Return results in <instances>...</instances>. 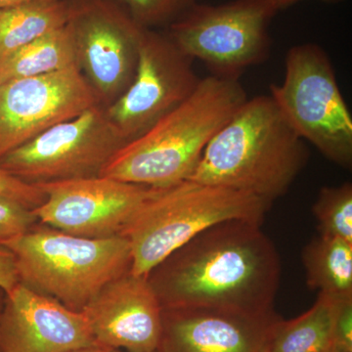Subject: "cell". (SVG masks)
Returning a JSON list of instances; mask_svg holds the SVG:
<instances>
[{"label":"cell","mask_w":352,"mask_h":352,"mask_svg":"<svg viewBox=\"0 0 352 352\" xmlns=\"http://www.w3.org/2000/svg\"><path fill=\"white\" fill-rule=\"evenodd\" d=\"M335 349L352 352V298H338L333 318Z\"/></svg>","instance_id":"obj_24"},{"label":"cell","mask_w":352,"mask_h":352,"mask_svg":"<svg viewBox=\"0 0 352 352\" xmlns=\"http://www.w3.org/2000/svg\"><path fill=\"white\" fill-rule=\"evenodd\" d=\"M113 352H122V351H113ZM155 352H157V351H155Z\"/></svg>","instance_id":"obj_31"},{"label":"cell","mask_w":352,"mask_h":352,"mask_svg":"<svg viewBox=\"0 0 352 352\" xmlns=\"http://www.w3.org/2000/svg\"><path fill=\"white\" fill-rule=\"evenodd\" d=\"M120 6L145 29L171 24L197 0H118Z\"/></svg>","instance_id":"obj_21"},{"label":"cell","mask_w":352,"mask_h":352,"mask_svg":"<svg viewBox=\"0 0 352 352\" xmlns=\"http://www.w3.org/2000/svg\"><path fill=\"white\" fill-rule=\"evenodd\" d=\"M82 312L98 346L111 351H157L163 307L147 276L129 271L116 278Z\"/></svg>","instance_id":"obj_14"},{"label":"cell","mask_w":352,"mask_h":352,"mask_svg":"<svg viewBox=\"0 0 352 352\" xmlns=\"http://www.w3.org/2000/svg\"><path fill=\"white\" fill-rule=\"evenodd\" d=\"M2 245L13 254L20 283L78 312L132 264L124 236L91 239L39 221Z\"/></svg>","instance_id":"obj_4"},{"label":"cell","mask_w":352,"mask_h":352,"mask_svg":"<svg viewBox=\"0 0 352 352\" xmlns=\"http://www.w3.org/2000/svg\"><path fill=\"white\" fill-rule=\"evenodd\" d=\"M338 298L318 294L307 312L275 325L268 352H332L333 318Z\"/></svg>","instance_id":"obj_17"},{"label":"cell","mask_w":352,"mask_h":352,"mask_svg":"<svg viewBox=\"0 0 352 352\" xmlns=\"http://www.w3.org/2000/svg\"><path fill=\"white\" fill-rule=\"evenodd\" d=\"M126 141L96 104L43 131L0 160V168L29 184L97 177Z\"/></svg>","instance_id":"obj_8"},{"label":"cell","mask_w":352,"mask_h":352,"mask_svg":"<svg viewBox=\"0 0 352 352\" xmlns=\"http://www.w3.org/2000/svg\"><path fill=\"white\" fill-rule=\"evenodd\" d=\"M305 141L270 95L244 102L217 131L188 179L249 192L273 203L308 162Z\"/></svg>","instance_id":"obj_2"},{"label":"cell","mask_w":352,"mask_h":352,"mask_svg":"<svg viewBox=\"0 0 352 352\" xmlns=\"http://www.w3.org/2000/svg\"><path fill=\"white\" fill-rule=\"evenodd\" d=\"M36 185L46 197L34 210L41 223L91 239L124 236L156 189L106 176Z\"/></svg>","instance_id":"obj_11"},{"label":"cell","mask_w":352,"mask_h":352,"mask_svg":"<svg viewBox=\"0 0 352 352\" xmlns=\"http://www.w3.org/2000/svg\"><path fill=\"white\" fill-rule=\"evenodd\" d=\"M73 352H113V351L100 346H94L85 347V349H78V351Z\"/></svg>","instance_id":"obj_28"},{"label":"cell","mask_w":352,"mask_h":352,"mask_svg":"<svg viewBox=\"0 0 352 352\" xmlns=\"http://www.w3.org/2000/svg\"><path fill=\"white\" fill-rule=\"evenodd\" d=\"M19 283L13 254L3 245H0V287L8 293Z\"/></svg>","instance_id":"obj_25"},{"label":"cell","mask_w":352,"mask_h":352,"mask_svg":"<svg viewBox=\"0 0 352 352\" xmlns=\"http://www.w3.org/2000/svg\"><path fill=\"white\" fill-rule=\"evenodd\" d=\"M312 212L318 221L319 235L352 243V184L325 186L319 191Z\"/></svg>","instance_id":"obj_20"},{"label":"cell","mask_w":352,"mask_h":352,"mask_svg":"<svg viewBox=\"0 0 352 352\" xmlns=\"http://www.w3.org/2000/svg\"><path fill=\"white\" fill-rule=\"evenodd\" d=\"M0 196L36 210L45 201V194L38 185L29 184L0 168Z\"/></svg>","instance_id":"obj_23"},{"label":"cell","mask_w":352,"mask_h":352,"mask_svg":"<svg viewBox=\"0 0 352 352\" xmlns=\"http://www.w3.org/2000/svg\"><path fill=\"white\" fill-rule=\"evenodd\" d=\"M307 283L335 298H352V243L319 235L302 252Z\"/></svg>","instance_id":"obj_19"},{"label":"cell","mask_w":352,"mask_h":352,"mask_svg":"<svg viewBox=\"0 0 352 352\" xmlns=\"http://www.w3.org/2000/svg\"><path fill=\"white\" fill-rule=\"evenodd\" d=\"M98 104L78 67L0 85V160Z\"/></svg>","instance_id":"obj_12"},{"label":"cell","mask_w":352,"mask_h":352,"mask_svg":"<svg viewBox=\"0 0 352 352\" xmlns=\"http://www.w3.org/2000/svg\"><path fill=\"white\" fill-rule=\"evenodd\" d=\"M74 66H76L75 47L65 25L0 60V85L9 80L50 75Z\"/></svg>","instance_id":"obj_18"},{"label":"cell","mask_w":352,"mask_h":352,"mask_svg":"<svg viewBox=\"0 0 352 352\" xmlns=\"http://www.w3.org/2000/svg\"><path fill=\"white\" fill-rule=\"evenodd\" d=\"M38 222L34 210L0 196V245L27 232Z\"/></svg>","instance_id":"obj_22"},{"label":"cell","mask_w":352,"mask_h":352,"mask_svg":"<svg viewBox=\"0 0 352 352\" xmlns=\"http://www.w3.org/2000/svg\"><path fill=\"white\" fill-rule=\"evenodd\" d=\"M98 346L87 317L24 284L6 293L0 352H73Z\"/></svg>","instance_id":"obj_13"},{"label":"cell","mask_w":352,"mask_h":352,"mask_svg":"<svg viewBox=\"0 0 352 352\" xmlns=\"http://www.w3.org/2000/svg\"><path fill=\"white\" fill-rule=\"evenodd\" d=\"M332 352H346V351H340V349H333V351Z\"/></svg>","instance_id":"obj_30"},{"label":"cell","mask_w":352,"mask_h":352,"mask_svg":"<svg viewBox=\"0 0 352 352\" xmlns=\"http://www.w3.org/2000/svg\"><path fill=\"white\" fill-rule=\"evenodd\" d=\"M270 96L305 142L344 168L352 166V118L327 53L314 43L293 46Z\"/></svg>","instance_id":"obj_6"},{"label":"cell","mask_w":352,"mask_h":352,"mask_svg":"<svg viewBox=\"0 0 352 352\" xmlns=\"http://www.w3.org/2000/svg\"><path fill=\"white\" fill-rule=\"evenodd\" d=\"M277 13L267 0L195 3L170 24L166 36L212 75L239 80L245 69L267 57L268 28Z\"/></svg>","instance_id":"obj_7"},{"label":"cell","mask_w":352,"mask_h":352,"mask_svg":"<svg viewBox=\"0 0 352 352\" xmlns=\"http://www.w3.org/2000/svg\"><path fill=\"white\" fill-rule=\"evenodd\" d=\"M271 204L249 192L190 179L156 188L124 234L131 248V272L146 276L176 250L220 222L263 224Z\"/></svg>","instance_id":"obj_5"},{"label":"cell","mask_w":352,"mask_h":352,"mask_svg":"<svg viewBox=\"0 0 352 352\" xmlns=\"http://www.w3.org/2000/svg\"><path fill=\"white\" fill-rule=\"evenodd\" d=\"M267 1L277 12H279L280 10L288 8V7L294 6V4L298 3V2L303 1V0H267ZM321 1L336 2L340 1V0H321Z\"/></svg>","instance_id":"obj_26"},{"label":"cell","mask_w":352,"mask_h":352,"mask_svg":"<svg viewBox=\"0 0 352 352\" xmlns=\"http://www.w3.org/2000/svg\"><path fill=\"white\" fill-rule=\"evenodd\" d=\"M32 1H43V0H0V9Z\"/></svg>","instance_id":"obj_27"},{"label":"cell","mask_w":352,"mask_h":352,"mask_svg":"<svg viewBox=\"0 0 352 352\" xmlns=\"http://www.w3.org/2000/svg\"><path fill=\"white\" fill-rule=\"evenodd\" d=\"M66 28L76 66L96 97L108 108L126 92L135 75L145 28L112 0H73Z\"/></svg>","instance_id":"obj_9"},{"label":"cell","mask_w":352,"mask_h":352,"mask_svg":"<svg viewBox=\"0 0 352 352\" xmlns=\"http://www.w3.org/2000/svg\"><path fill=\"white\" fill-rule=\"evenodd\" d=\"M193 64L194 60L166 34L144 30L133 80L126 92L106 108L109 119L126 143L147 131L196 89L201 78Z\"/></svg>","instance_id":"obj_10"},{"label":"cell","mask_w":352,"mask_h":352,"mask_svg":"<svg viewBox=\"0 0 352 352\" xmlns=\"http://www.w3.org/2000/svg\"><path fill=\"white\" fill-rule=\"evenodd\" d=\"M280 319L274 310L256 314L210 308L163 309L157 352H268Z\"/></svg>","instance_id":"obj_15"},{"label":"cell","mask_w":352,"mask_h":352,"mask_svg":"<svg viewBox=\"0 0 352 352\" xmlns=\"http://www.w3.org/2000/svg\"><path fill=\"white\" fill-rule=\"evenodd\" d=\"M6 292L0 287V314L3 309L4 302H6Z\"/></svg>","instance_id":"obj_29"},{"label":"cell","mask_w":352,"mask_h":352,"mask_svg":"<svg viewBox=\"0 0 352 352\" xmlns=\"http://www.w3.org/2000/svg\"><path fill=\"white\" fill-rule=\"evenodd\" d=\"M69 0H43L0 9V60L68 22Z\"/></svg>","instance_id":"obj_16"},{"label":"cell","mask_w":352,"mask_h":352,"mask_svg":"<svg viewBox=\"0 0 352 352\" xmlns=\"http://www.w3.org/2000/svg\"><path fill=\"white\" fill-rule=\"evenodd\" d=\"M247 99L239 80L201 78L182 103L127 142L101 176L153 188L188 179L210 141Z\"/></svg>","instance_id":"obj_3"},{"label":"cell","mask_w":352,"mask_h":352,"mask_svg":"<svg viewBox=\"0 0 352 352\" xmlns=\"http://www.w3.org/2000/svg\"><path fill=\"white\" fill-rule=\"evenodd\" d=\"M281 263L261 224L227 220L170 254L146 276L163 309L273 310Z\"/></svg>","instance_id":"obj_1"}]
</instances>
